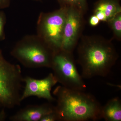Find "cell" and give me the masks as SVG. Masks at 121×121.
<instances>
[{
	"instance_id": "17",
	"label": "cell",
	"mask_w": 121,
	"mask_h": 121,
	"mask_svg": "<svg viewBox=\"0 0 121 121\" xmlns=\"http://www.w3.org/2000/svg\"><path fill=\"white\" fill-rule=\"evenodd\" d=\"M100 21L98 19L95 15H94L90 17L89 20V23L91 26H97L99 23Z\"/></svg>"
},
{
	"instance_id": "20",
	"label": "cell",
	"mask_w": 121,
	"mask_h": 121,
	"mask_svg": "<svg viewBox=\"0 0 121 121\" xmlns=\"http://www.w3.org/2000/svg\"><path fill=\"white\" fill-rule=\"evenodd\" d=\"M35 0V1H38V0Z\"/></svg>"
},
{
	"instance_id": "9",
	"label": "cell",
	"mask_w": 121,
	"mask_h": 121,
	"mask_svg": "<svg viewBox=\"0 0 121 121\" xmlns=\"http://www.w3.org/2000/svg\"><path fill=\"white\" fill-rule=\"evenodd\" d=\"M55 110V106L50 103L29 105L11 116L12 121H40L46 115Z\"/></svg>"
},
{
	"instance_id": "18",
	"label": "cell",
	"mask_w": 121,
	"mask_h": 121,
	"mask_svg": "<svg viewBox=\"0 0 121 121\" xmlns=\"http://www.w3.org/2000/svg\"><path fill=\"white\" fill-rule=\"evenodd\" d=\"M11 0H0V10L9 7Z\"/></svg>"
},
{
	"instance_id": "3",
	"label": "cell",
	"mask_w": 121,
	"mask_h": 121,
	"mask_svg": "<svg viewBox=\"0 0 121 121\" xmlns=\"http://www.w3.org/2000/svg\"><path fill=\"white\" fill-rule=\"evenodd\" d=\"M54 53L37 35L24 36L11 52L12 56L28 68H51Z\"/></svg>"
},
{
	"instance_id": "11",
	"label": "cell",
	"mask_w": 121,
	"mask_h": 121,
	"mask_svg": "<svg viewBox=\"0 0 121 121\" xmlns=\"http://www.w3.org/2000/svg\"><path fill=\"white\" fill-rule=\"evenodd\" d=\"M94 11H100L105 15L107 22L121 13V7L117 0H99Z\"/></svg>"
},
{
	"instance_id": "4",
	"label": "cell",
	"mask_w": 121,
	"mask_h": 121,
	"mask_svg": "<svg viewBox=\"0 0 121 121\" xmlns=\"http://www.w3.org/2000/svg\"><path fill=\"white\" fill-rule=\"evenodd\" d=\"M23 78L20 66L6 60L0 50V104L4 108L20 105Z\"/></svg>"
},
{
	"instance_id": "13",
	"label": "cell",
	"mask_w": 121,
	"mask_h": 121,
	"mask_svg": "<svg viewBox=\"0 0 121 121\" xmlns=\"http://www.w3.org/2000/svg\"><path fill=\"white\" fill-rule=\"evenodd\" d=\"M60 7H72L80 9L83 12L86 7L87 0H57Z\"/></svg>"
},
{
	"instance_id": "16",
	"label": "cell",
	"mask_w": 121,
	"mask_h": 121,
	"mask_svg": "<svg viewBox=\"0 0 121 121\" xmlns=\"http://www.w3.org/2000/svg\"><path fill=\"white\" fill-rule=\"evenodd\" d=\"M100 21L107 22V20L105 15L102 12L100 11H95L94 14Z\"/></svg>"
},
{
	"instance_id": "6",
	"label": "cell",
	"mask_w": 121,
	"mask_h": 121,
	"mask_svg": "<svg viewBox=\"0 0 121 121\" xmlns=\"http://www.w3.org/2000/svg\"><path fill=\"white\" fill-rule=\"evenodd\" d=\"M51 68L58 82L68 89L84 91L86 86L79 73L72 53L60 50L54 53Z\"/></svg>"
},
{
	"instance_id": "7",
	"label": "cell",
	"mask_w": 121,
	"mask_h": 121,
	"mask_svg": "<svg viewBox=\"0 0 121 121\" xmlns=\"http://www.w3.org/2000/svg\"><path fill=\"white\" fill-rule=\"evenodd\" d=\"M66 7L61 50L72 53L82 27L83 12L75 7Z\"/></svg>"
},
{
	"instance_id": "1",
	"label": "cell",
	"mask_w": 121,
	"mask_h": 121,
	"mask_svg": "<svg viewBox=\"0 0 121 121\" xmlns=\"http://www.w3.org/2000/svg\"><path fill=\"white\" fill-rule=\"evenodd\" d=\"M55 111L59 121H95L102 118V106L92 95L83 91L56 87Z\"/></svg>"
},
{
	"instance_id": "8",
	"label": "cell",
	"mask_w": 121,
	"mask_h": 121,
	"mask_svg": "<svg viewBox=\"0 0 121 121\" xmlns=\"http://www.w3.org/2000/svg\"><path fill=\"white\" fill-rule=\"evenodd\" d=\"M23 82L25 83V86L21 97V102L31 96L44 99L50 102L56 101L51 93L52 87L58 82L53 73H50L41 79L26 76L23 78Z\"/></svg>"
},
{
	"instance_id": "5",
	"label": "cell",
	"mask_w": 121,
	"mask_h": 121,
	"mask_svg": "<svg viewBox=\"0 0 121 121\" xmlns=\"http://www.w3.org/2000/svg\"><path fill=\"white\" fill-rule=\"evenodd\" d=\"M66 7L52 12L40 13L37 23V35L56 52L61 50Z\"/></svg>"
},
{
	"instance_id": "2",
	"label": "cell",
	"mask_w": 121,
	"mask_h": 121,
	"mask_svg": "<svg viewBox=\"0 0 121 121\" xmlns=\"http://www.w3.org/2000/svg\"><path fill=\"white\" fill-rule=\"evenodd\" d=\"M78 54L81 76L86 79L108 75L118 57L111 42L93 37L82 40L78 47Z\"/></svg>"
},
{
	"instance_id": "10",
	"label": "cell",
	"mask_w": 121,
	"mask_h": 121,
	"mask_svg": "<svg viewBox=\"0 0 121 121\" xmlns=\"http://www.w3.org/2000/svg\"><path fill=\"white\" fill-rule=\"evenodd\" d=\"M102 118L106 121H121V102L115 97L110 99L102 108Z\"/></svg>"
},
{
	"instance_id": "19",
	"label": "cell",
	"mask_w": 121,
	"mask_h": 121,
	"mask_svg": "<svg viewBox=\"0 0 121 121\" xmlns=\"http://www.w3.org/2000/svg\"><path fill=\"white\" fill-rule=\"evenodd\" d=\"M7 117V114L4 109L1 110L0 111V121H5Z\"/></svg>"
},
{
	"instance_id": "21",
	"label": "cell",
	"mask_w": 121,
	"mask_h": 121,
	"mask_svg": "<svg viewBox=\"0 0 121 121\" xmlns=\"http://www.w3.org/2000/svg\"><path fill=\"white\" fill-rule=\"evenodd\" d=\"M1 106V104H0V107Z\"/></svg>"
},
{
	"instance_id": "14",
	"label": "cell",
	"mask_w": 121,
	"mask_h": 121,
	"mask_svg": "<svg viewBox=\"0 0 121 121\" xmlns=\"http://www.w3.org/2000/svg\"><path fill=\"white\" fill-rule=\"evenodd\" d=\"M6 23V17L3 11L0 10V43L5 39L4 27Z\"/></svg>"
},
{
	"instance_id": "15",
	"label": "cell",
	"mask_w": 121,
	"mask_h": 121,
	"mask_svg": "<svg viewBox=\"0 0 121 121\" xmlns=\"http://www.w3.org/2000/svg\"><path fill=\"white\" fill-rule=\"evenodd\" d=\"M59 121L58 117L55 110L52 112L46 115L42 118L40 121Z\"/></svg>"
},
{
	"instance_id": "12",
	"label": "cell",
	"mask_w": 121,
	"mask_h": 121,
	"mask_svg": "<svg viewBox=\"0 0 121 121\" xmlns=\"http://www.w3.org/2000/svg\"><path fill=\"white\" fill-rule=\"evenodd\" d=\"M107 22L112 28L115 37L120 39L121 37V13L115 16Z\"/></svg>"
}]
</instances>
